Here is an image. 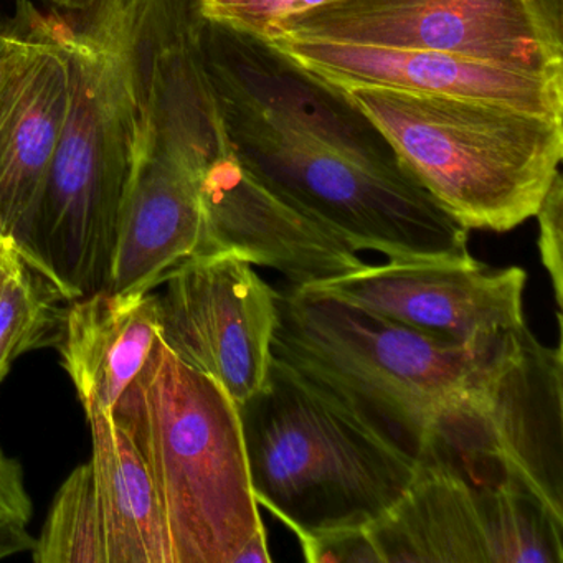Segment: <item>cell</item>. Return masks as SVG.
Listing matches in <instances>:
<instances>
[{
    "label": "cell",
    "instance_id": "cell-1",
    "mask_svg": "<svg viewBox=\"0 0 563 563\" xmlns=\"http://www.w3.org/2000/svg\"><path fill=\"white\" fill-rule=\"evenodd\" d=\"M163 2L90 0L55 12L70 62V100L35 240L41 273L65 301L110 282Z\"/></svg>",
    "mask_w": 563,
    "mask_h": 563
},
{
    "label": "cell",
    "instance_id": "cell-2",
    "mask_svg": "<svg viewBox=\"0 0 563 563\" xmlns=\"http://www.w3.org/2000/svg\"><path fill=\"white\" fill-rule=\"evenodd\" d=\"M239 411L256 504L298 539L371 526L417 474L410 448L275 355Z\"/></svg>",
    "mask_w": 563,
    "mask_h": 563
},
{
    "label": "cell",
    "instance_id": "cell-3",
    "mask_svg": "<svg viewBox=\"0 0 563 563\" xmlns=\"http://www.w3.org/2000/svg\"><path fill=\"white\" fill-rule=\"evenodd\" d=\"M113 418L163 504L173 563H235L263 526L233 398L157 338Z\"/></svg>",
    "mask_w": 563,
    "mask_h": 563
},
{
    "label": "cell",
    "instance_id": "cell-4",
    "mask_svg": "<svg viewBox=\"0 0 563 563\" xmlns=\"http://www.w3.org/2000/svg\"><path fill=\"white\" fill-rule=\"evenodd\" d=\"M341 90L464 229H517L536 217L560 174L563 117L387 88Z\"/></svg>",
    "mask_w": 563,
    "mask_h": 563
},
{
    "label": "cell",
    "instance_id": "cell-5",
    "mask_svg": "<svg viewBox=\"0 0 563 563\" xmlns=\"http://www.w3.org/2000/svg\"><path fill=\"white\" fill-rule=\"evenodd\" d=\"M276 308L273 355L354 405L415 454L503 338L454 344L334 296L285 285L276 288Z\"/></svg>",
    "mask_w": 563,
    "mask_h": 563
},
{
    "label": "cell",
    "instance_id": "cell-6",
    "mask_svg": "<svg viewBox=\"0 0 563 563\" xmlns=\"http://www.w3.org/2000/svg\"><path fill=\"white\" fill-rule=\"evenodd\" d=\"M213 97L243 166L355 252L380 253L395 263L474 260L467 250L470 230L407 170L361 163L242 101L216 91Z\"/></svg>",
    "mask_w": 563,
    "mask_h": 563
},
{
    "label": "cell",
    "instance_id": "cell-7",
    "mask_svg": "<svg viewBox=\"0 0 563 563\" xmlns=\"http://www.w3.org/2000/svg\"><path fill=\"white\" fill-rule=\"evenodd\" d=\"M417 456L474 484L510 486L563 520V352L527 324L504 334L438 415Z\"/></svg>",
    "mask_w": 563,
    "mask_h": 563
},
{
    "label": "cell",
    "instance_id": "cell-8",
    "mask_svg": "<svg viewBox=\"0 0 563 563\" xmlns=\"http://www.w3.org/2000/svg\"><path fill=\"white\" fill-rule=\"evenodd\" d=\"M275 38L413 48L563 77V0H334Z\"/></svg>",
    "mask_w": 563,
    "mask_h": 563
},
{
    "label": "cell",
    "instance_id": "cell-9",
    "mask_svg": "<svg viewBox=\"0 0 563 563\" xmlns=\"http://www.w3.org/2000/svg\"><path fill=\"white\" fill-rule=\"evenodd\" d=\"M417 457L407 493L365 527L378 563L563 562V520L539 500Z\"/></svg>",
    "mask_w": 563,
    "mask_h": 563
},
{
    "label": "cell",
    "instance_id": "cell-10",
    "mask_svg": "<svg viewBox=\"0 0 563 563\" xmlns=\"http://www.w3.org/2000/svg\"><path fill=\"white\" fill-rule=\"evenodd\" d=\"M220 154L203 124L147 88L140 151L121 206L107 289L151 291L174 266L197 255L202 177Z\"/></svg>",
    "mask_w": 563,
    "mask_h": 563
},
{
    "label": "cell",
    "instance_id": "cell-11",
    "mask_svg": "<svg viewBox=\"0 0 563 563\" xmlns=\"http://www.w3.org/2000/svg\"><path fill=\"white\" fill-rule=\"evenodd\" d=\"M163 283L157 318L164 344L219 382L236 407L245 404L272 365L276 288L235 255L184 260Z\"/></svg>",
    "mask_w": 563,
    "mask_h": 563
},
{
    "label": "cell",
    "instance_id": "cell-12",
    "mask_svg": "<svg viewBox=\"0 0 563 563\" xmlns=\"http://www.w3.org/2000/svg\"><path fill=\"white\" fill-rule=\"evenodd\" d=\"M527 272L470 262L367 265L309 286L365 311L461 345H486L526 324Z\"/></svg>",
    "mask_w": 563,
    "mask_h": 563
},
{
    "label": "cell",
    "instance_id": "cell-13",
    "mask_svg": "<svg viewBox=\"0 0 563 563\" xmlns=\"http://www.w3.org/2000/svg\"><path fill=\"white\" fill-rule=\"evenodd\" d=\"M27 44L0 90V223L22 260L41 273L37 217L70 100V62L57 14L22 0Z\"/></svg>",
    "mask_w": 563,
    "mask_h": 563
},
{
    "label": "cell",
    "instance_id": "cell-14",
    "mask_svg": "<svg viewBox=\"0 0 563 563\" xmlns=\"http://www.w3.org/2000/svg\"><path fill=\"white\" fill-rule=\"evenodd\" d=\"M199 41L216 93L361 163L405 170L384 134L344 90L319 80L265 38L200 18Z\"/></svg>",
    "mask_w": 563,
    "mask_h": 563
},
{
    "label": "cell",
    "instance_id": "cell-15",
    "mask_svg": "<svg viewBox=\"0 0 563 563\" xmlns=\"http://www.w3.org/2000/svg\"><path fill=\"white\" fill-rule=\"evenodd\" d=\"M203 230L196 256L235 255L305 289L367 266L352 246L314 217L269 189L235 150L202 177Z\"/></svg>",
    "mask_w": 563,
    "mask_h": 563
},
{
    "label": "cell",
    "instance_id": "cell-16",
    "mask_svg": "<svg viewBox=\"0 0 563 563\" xmlns=\"http://www.w3.org/2000/svg\"><path fill=\"white\" fill-rule=\"evenodd\" d=\"M268 42L296 65L338 88L467 98L563 117L560 75L514 70L444 52L292 38Z\"/></svg>",
    "mask_w": 563,
    "mask_h": 563
},
{
    "label": "cell",
    "instance_id": "cell-17",
    "mask_svg": "<svg viewBox=\"0 0 563 563\" xmlns=\"http://www.w3.org/2000/svg\"><path fill=\"white\" fill-rule=\"evenodd\" d=\"M58 351L85 413H113L159 338L157 296L100 289L70 301Z\"/></svg>",
    "mask_w": 563,
    "mask_h": 563
},
{
    "label": "cell",
    "instance_id": "cell-18",
    "mask_svg": "<svg viewBox=\"0 0 563 563\" xmlns=\"http://www.w3.org/2000/svg\"><path fill=\"white\" fill-rule=\"evenodd\" d=\"M108 563H173L169 533L153 476L113 413L87 415Z\"/></svg>",
    "mask_w": 563,
    "mask_h": 563
},
{
    "label": "cell",
    "instance_id": "cell-19",
    "mask_svg": "<svg viewBox=\"0 0 563 563\" xmlns=\"http://www.w3.org/2000/svg\"><path fill=\"white\" fill-rule=\"evenodd\" d=\"M32 556L38 563H108L103 512L90 461L62 484Z\"/></svg>",
    "mask_w": 563,
    "mask_h": 563
},
{
    "label": "cell",
    "instance_id": "cell-20",
    "mask_svg": "<svg viewBox=\"0 0 563 563\" xmlns=\"http://www.w3.org/2000/svg\"><path fill=\"white\" fill-rule=\"evenodd\" d=\"M65 299L54 283L22 262L0 289V384L14 362L35 349L58 344Z\"/></svg>",
    "mask_w": 563,
    "mask_h": 563
},
{
    "label": "cell",
    "instance_id": "cell-21",
    "mask_svg": "<svg viewBox=\"0 0 563 563\" xmlns=\"http://www.w3.org/2000/svg\"><path fill=\"white\" fill-rule=\"evenodd\" d=\"M334 0H194L200 18L268 41L286 19Z\"/></svg>",
    "mask_w": 563,
    "mask_h": 563
},
{
    "label": "cell",
    "instance_id": "cell-22",
    "mask_svg": "<svg viewBox=\"0 0 563 563\" xmlns=\"http://www.w3.org/2000/svg\"><path fill=\"white\" fill-rule=\"evenodd\" d=\"M539 223L540 260L552 283L556 305H563V179L555 177L549 192L543 197L536 217Z\"/></svg>",
    "mask_w": 563,
    "mask_h": 563
},
{
    "label": "cell",
    "instance_id": "cell-23",
    "mask_svg": "<svg viewBox=\"0 0 563 563\" xmlns=\"http://www.w3.org/2000/svg\"><path fill=\"white\" fill-rule=\"evenodd\" d=\"M305 559L311 563H378L367 530L342 529L301 537Z\"/></svg>",
    "mask_w": 563,
    "mask_h": 563
},
{
    "label": "cell",
    "instance_id": "cell-24",
    "mask_svg": "<svg viewBox=\"0 0 563 563\" xmlns=\"http://www.w3.org/2000/svg\"><path fill=\"white\" fill-rule=\"evenodd\" d=\"M32 509L21 464L0 450V517L29 523Z\"/></svg>",
    "mask_w": 563,
    "mask_h": 563
},
{
    "label": "cell",
    "instance_id": "cell-25",
    "mask_svg": "<svg viewBox=\"0 0 563 563\" xmlns=\"http://www.w3.org/2000/svg\"><path fill=\"white\" fill-rule=\"evenodd\" d=\"M27 44V35L18 18L11 24L0 27V90L18 64L19 57Z\"/></svg>",
    "mask_w": 563,
    "mask_h": 563
},
{
    "label": "cell",
    "instance_id": "cell-26",
    "mask_svg": "<svg viewBox=\"0 0 563 563\" xmlns=\"http://www.w3.org/2000/svg\"><path fill=\"white\" fill-rule=\"evenodd\" d=\"M35 539L27 523L0 517V560L34 549Z\"/></svg>",
    "mask_w": 563,
    "mask_h": 563
},
{
    "label": "cell",
    "instance_id": "cell-27",
    "mask_svg": "<svg viewBox=\"0 0 563 563\" xmlns=\"http://www.w3.org/2000/svg\"><path fill=\"white\" fill-rule=\"evenodd\" d=\"M269 563L272 555L268 552V543H266L265 526L260 527L252 539L243 547L242 552L235 559V563Z\"/></svg>",
    "mask_w": 563,
    "mask_h": 563
},
{
    "label": "cell",
    "instance_id": "cell-28",
    "mask_svg": "<svg viewBox=\"0 0 563 563\" xmlns=\"http://www.w3.org/2000/svg\"><path fill=\"white\" fill-rule=\"evenodd\" d=\"M22 262H24V260H22L18 246L12 242V239H9L8 243L0 250V289H2L5 282L14 275L15 269L21 266Z\"/></svg>",
    "mask_w": 563,
    "mask_h": 563
},
{
    "label": "cell",
    "instance_id": "cell-29",
    "mask_svg": "<svg viewBox=\"0 0 563 563\" xmlns=\"http://www.w3.org/2000/svg\"><path fill=\"white\" fill-rule=\"evenodd\" d=\"M52 4L57 5L58 9H78L81 5L88 4L90 0H48Z\"/></svg>",
    "mask_w": 563,
    "mask_h": 563
},
{
    "label": "cell",
    "instance_id": "cell-30",
    "mask_svg": "<svg viewBox=\"0 0 563 563\" xmlns=\"http://www.w3.org/2000/svg\"><path fill=\"white\" fill-rule=\"evenodd\" d=\"M11 239V236L5 235L4 229H2V223H0V250H2V246L8 243V240Z\"/></svg>",
    "mask_w": 563,
    "mask_h": 563
}]
</instances>
